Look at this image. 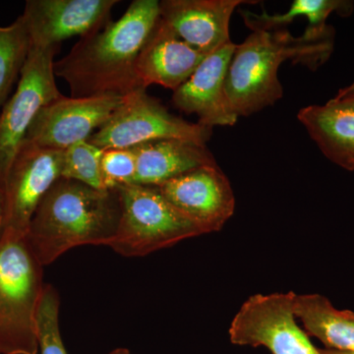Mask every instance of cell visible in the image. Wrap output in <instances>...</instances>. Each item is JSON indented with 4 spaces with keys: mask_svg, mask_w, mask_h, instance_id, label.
I'll return each instance as SVG.
<instances>
[{
    "mask_svg": "<svg viewBox=\"0 0 354 354\" xmlns=\"http://www.w3.org/2000/svg\"><path fill=\"white\" fill-rule=\"evenodd\" d=\"M160 19V1L134 0L120 19L111 20L79 39L68 55L53 64L70 97H127L140 87L135 65Z\"/></svg>",
    "mask_w": 354,
    "mask_h": 354,
    "instance_id": "cell-1",
    "label": "cell"
},
{
    "mask_svg": "<svg viewBox=\"0 0 354 354\" xmlns=\"http://www.w3.org/2000/svg\"><path fill=\"white\" fill-rule=\"evenodd\" d=\"M335 48L332 26L308 27L295 37L286 30L253 31L236 44L228 65L225 94L230 111L237 118L249 116L283 97L279 69L286 60L313 70L330 59Z\"/></svg>",
    "mask_w": 354,
    "mask_h": 354,
    "instance_id": "cell-2",
    "label": "cell"
},
{
    "mask_svg": "<svg viewBox=\"0 0 354 354\" xmlns=\"http://www.w3.org/2000/svg\"><path fill=\"white\" fill-rule=\"evenodd\" d=\"M120 191L60 177L39 203L26 239L41 266L78 246L104 245L120 225Z\"/></svg>",
    "mask_w": 354,
    "mask_h": 354,
    "instance_id": "cell-3",
    "label": "cell"
},
{
    "mask_svg": "<svg viewBox=\"0 0 354 354\" xmlns=\"http://www.w3.org/2000/svg\"><path fill=\"white\" fill-rule=\"evenodd\" d=\"M43 266L26 237H0V354H38Z\"/></svg>",
    "mask_w": 354,
    "mask_h": 354,
    "instance_id": "cell-4",
    "label": "cell"
},
{
    "mask_svg": "<svg viewBox=\"0 0 354 354\" xmlns=\"http://www.w3.org/2000/svg\"><path fill=\"white\" fill-rule=\"evenodd\" d=\"M120 191V225L106 244L124 257H143L192 237L208 228L184 215L156 186L129 184Z\"/></svg>",
    "mask_w": 354,
    "mask_h": 354,
    "instance_id": "cell-5",
    "label": "cell"
},
{
    "mask_svg": "<svg viewBox=\"0 0 354 354\" xmlns=\"http://www.w3.org/2000/svg\"><path fill=\"white\" fill-rule=\"evenodd\" d=\"M213 129L169 113L145 88L124 97L111 120L88 140L102 150L129 149L164 139H181L206 145Z\"/></svg>",
    "mask_w": 354,
    "mask_h": 354,
    "instance_id": "cell-6",
    "label": "cell"
},
{
    "mask_svg": "<svg viewBox=\"0 0 354 354\" xmlns=\"http://www.w3.org/2000/svg\"><path fill=\"white\" fill-rule=\"evenodd\" d=\"M59 46H32L17 88L0 111V191L39 111L62 95L55 82V57Z\"/></svg>",
    "mask_w": 354,
    "mask_h": 354,
    "instance_id": "cell-7",
    "label": "cell"
},
{
    "mask_svg": "<svg viewBox=\"0 0 354 354\" xmlns=\"http://www.w3.org/2000/svg\"><path fill=\"white\" fill-rule=\"evenodd\" d=\"M293 291L252 295L230 323V342L272 354H321L297 324Z\"/></svg>",
    "mask_w": 354,
    "mask_h": 354,
    "instance_id": "cell-8",
    "label": "cell"
},
{
    "mask_svg": "<svg viewBox=\"0 0 354 354\" xmlns=\"http://www.w3.org/2000/svg\"><path fill=\"white\" fill-rule=\"evenodd\" d=\"M64 151L25 141L14 158L4 186V225L1 236L23 239L39 203L62 177Z\"/></svg>",
    "mask_w": 354,
    "mask_h": 354,
    "instance_id": "cell-9",
    "label": "cell"
},
{
    "mask_svg": "<svg viewBox=\"0 0 354 354\" xmlns=\"http://www.w3.org/2000/svg\"><path fill=\"white\" fill-rule=\"evenodd\" d=\"M124 97H65L48 102L39 111L25 141L43 148L64 151L104 127L120 108Z\"/></svg>",
    "mask_w": 354,
    "mask_h": 354,
    "instance_id": "cell-10",
    "label": "cell"
},
{
    "mask_svg": "<svg viewBox=\"0 0 354 354\" xmlns=\"http://www.w3.org/2000/svg\"><path fill=\"white\" fill-rule=\"evenodd\" d=\"M118 0H28L22 13L32 46L53 48L87 37L111 21Z\"/></svg>",
    "mask_w": 354,
    "mask_h": 354,
    "instance_id": "cell-11",
    "label": "cell"
},
{
    "mask_svg": "<svg viewBox=\"0 0 354 354\" xmlns=\"http://www.w3.org/2000/svg\"><path fill=\"white\" fill-rule=\"evenodd\" d=\"M172 206L208 228L220 232L234 216L232 184L218 164L204 165L156 186Z\"/></svg>",
    "mask_w": 354,
    "mask_h": 354,
    "instance_id": "cell-12",
    "label": "cell"
},
{
    "mask_svg": "<svg viewBox=\"0 0 354 354\" xmlns=\"http://www.w3.org/2000/svg\"><path fill=\"white\" fill-rule=\"evenodd\" d=\"M236 44L230 41L204 58L190 78L172 95L178 111L198 116V123L213 129L234 127L239 120L228 108L225 81Z\"/></svg>",
    "mask_w": 354,
    "mask_h": 354,
    "instance_id": "cell-13",
    "label": "cell"
},
{
    "mask_svg": "<svg viewBox=\"0 0 354 354\" xmlns=\"http://www.w3.org/2000/svg\"><path fill=\"white\" fill-rule=\"evenodd\" d=\"M246 0H162L160 18L193 48L208 55L232 41L230 24Z\"/></svg>",
    "mask_w": 354,
    "mask_h": 354,
    "instance_id": "cell-14",
    "label": "cell"
},
{
    "mask_svg": "<svg viewBox=\"0 0 354 354\" xmlns=\"http://www.w3.org/2000/svg\"><path fill=\"white\" fill-rule=\"evenodd\" d=\"M206 57L184 43L160 18L137 58L135 73L142 88L158 85L174 92Z\"/></svg>",
    "mask_w": 354,
    "mask_h": 354,
    "instance_id": "cell-15",
    "label": "cell"
},
{
    "mask_svg": "<svg viewBox=\"0 0 354 354\" xmlns=\"http://www.w3.org/2000/svg\"><path fill=\"white\" fill-rule=\"evenodd\" d=\"M298 120L328 160L354 171V104L330 100L300 109Z\"/></svg>",
    "mask_w": 354,
    "mask_h": 354,
    "instance_id": "cell-16",
    "label": "cell"
},
{
    "mask_svg": "<svg viewBox=\"0 0 354 354\" xmlns=\"http://www.w3.org/2000/svg\"><path fill=\"white\" fill-rule=\"evenodd\" d=\"M134 184L158 186L185 172L216 164L206 145L181 139H164L134 147Z\"/></svg>",
    "mask_w": 354,
    "mask_h": 354,
    "instance_id": "cell-17",
    "label": "cell"
},
{
    "mask_svg": "<svg viewBox=\"0 0 354 354\" xmlns=\"http://www.w3.org/2000/svg\"><path fill=\"white\" fill-rule=\"evenodd\" d=\"M295 313L309 337L327 349L354 353V312L335 308L321 295H297Z\"/></svg>",
    "mask_w": 354,
    "mask_h": 354,
    "instance_id": "cell-18",
    "label": "cell"
},
{
    "mask_svg": "<svg viewBox=\"0 0 354 354\" xmlns=\"http://www.w3.org/2000/svg\"><path fill=\"white\" fill-rule=\"evenodd\" d=\"M354 10V2L348 0H295L283 14L254 13L241 10L244 23L253 31H274L283 29L297 17L308 20V27H322L326 21L337 13L342 17H348Z\"/></svg>",
    "mask_w": 354,
    "mask_h": 354,
    "instance_id": "cell-19",
    "label": "cell"
},
{
    "mask_svg": "<svg viewBox=\"0 0 354 354\" xmlns=\"http://www.w3.org/2000/svg\"><path fill=\"white\" fill-rule=\"evenodd\" d=\"M31 48V37L22 15L12 24L0 26V111L20 78Z\"/></svg>",
    "mask_w": 354,
    "mask_h": 354,
    "instance_id": "cell-20",
    "label": "cell"
},
{
    "mask_svg": "<svg viewBox=\"0 0 354 354\" xmlns=\"http://www.w3.org/2000/svg\"><path fill=\"white\" fill-rule=\"evenodd\" d=\"M104 150L88 141L79 142L64 151L62 177L73 179L95 189H104L102 157Z\"/></svg>",
    "mask_w": 354,
    "mask_h": 354,
    "instance_id": "cell-21",
    "label": "cell"
},
{
    "mask_svg": "<svg viewBox=\"0 0 354 354\" xmlns=\"http://www.w3.org/2000/svg\"><path fill=\"white\" fill-rule=\"evenodd\" d=\"M60 297L51 285H44L37 316L41 354H68L59 329Z\"/></svg>",
    "mask_w": 354,
    "mask_h": 354,
    "instance_id": "cell-22",
    "label": "cell"
},
{
    "mask_svg": "<svg viewBox=\"0 0 354 354\" xmlns=\"http://www.w3.org/2000/svg\"><path fill=\"white\" fill-rule=\"evenodd\" d=\"M101 167L104 189H118L134 183L137 169L134 149L104 150Z\"/></svg>",
    "mask_w": 354,
    "mask_h": 354,
    "instance_id": "cell-23",
    "label": "cell"
},
{
    "mask_svg": "<svg viewBox=\"0 0 354 354\" xmlns=\"http://www.w3.org/2000/svg\"><path fill=\"white\" fill-rule=\"evenodd\" d=\"M4 225V194L0 191V237L3 232Z\"/></svg>",
    "mask_w": 354,
    "mask_h": 354,
    "instance_id": "cell-24",
    "label": "cell"
},
{
    "mask_svg": "<svg viewBox=\"0 0 354 354\" xmlns=\"http://www.w3.org/2000/svg\"><path fill=\"white\" fill-rule=\"evenodd\" d=\"M354 95V82L348 86V87L342 88L339 91L337 95L335 97H344V95Z\"/></svg>",
    "mask_w": 354,
    "mask_h": 354,
    "instance_id": "cell-25",
    "label": "cell"
},
{
    "mask_svg": "<svg viewBox=\"0 0 354 354\" xmlns=\"http://www.w3.org/2000/svg\"><path fill=\"white\" fill-rule=\"evenodd\" d=\"M321 354H354V353H346V351H333V349H319Z\"/></svg>",
    "mask_w": 354,
    "mask_h": 354,
    "instance_id": "cell-26",
    "label": "cell"
},
{
    "mask_svg": "<svg viewBox=\"0 0 354 354\" xmlns=\"http://www.w3.org/2000/svg\"><path fill=\"white\" fill-rule=\"evenodd\" d=\"M108 354H132L130 353L129 349L124 348H118L113 349V351H111V353H109Z\"/></svg>",
    "mask_w": 354,
    "mask_h": 354,
    "instance_id": "cell-27",
    "label": "cell"
},
{
    "mask_svg": "<svg viewBox=\"0 0 354 354\" xmlns=\"http://www.w3.org/2000/svg\"><path fill=\"white\" fill-rule=\"evenodd\" d=\"M339 101L349 102L354 104V95H344V97H335Z\"/></svg>",
    "mask_w": 354,
    "mask_h": 354,
    "instance_id": "cell-28",
    "label": "cell"
}]
</instances>
